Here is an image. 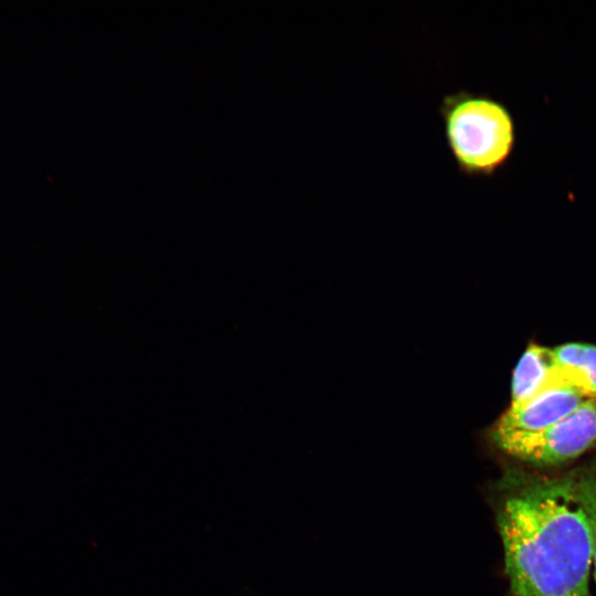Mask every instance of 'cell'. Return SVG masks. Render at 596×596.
<instances>
[{
	"instance_id": "6da1fadb",
	"label": "cell",
	"mask_w": 596,
	"mask_h": 596,
	"mask_svg": "<svg viewBox=\"0 0 596 596\" xmlns=\"http://www.w3.org/2000/svg\"><path fill=\"white\" fill-rule=\"evenodd\" d=\"M493 494L509 596H592L593 531L573 472L508 470Z\"/></svg>"
},
{
	"instance_id": "7a4b0ae2",
	"label": "cell",
	"mask_w": 596,
	"mask_h": 596,
	"mask_svg": "<svg viewBox=\"0 0 596 596\" xmlns=\"http://www.w3.org/2000/svg\"><path fill=\"white\" fill-rule=\"evenodd\" d=\"M438 113L447 148L461 174L492 177L509 162L517 127L501 100L459 89L441 98Z\"/></svg>"
},
{
	"instance_id": "3957f363",
	"label": "cell",
	"mask_w": 596,
	"mask_h": 596,
	"mask_svg": "<svg viewBox=\"0 0 596 596\" xmlns=\"http://www.w3.org/2000/svg\"><path fill=\"white\" fill-rule=\"evenodd\" d=\"M596 445V398H587L544 430L508 443L499 450L536 466L572 460Z\"/></svg>"
},
{
	"instance_id": "277c9868",
	"label": "cell",
	"mask_w": 596,
	"mask_h": 596,
	"mask_svg": "<svg viewBox=\"0 0 596 596\" xmlns=\"http://www.w3.org/2000/svg\"><path fill=\"white\" fill-rule=\"evenodd\" d=\"M587 397L571 385H555L531 400L511 405L490 427L489 440L500 449L515 439L538 434L557 423Z\"/></svg>"
},
{
	"instance_id": "5b68a950",
	"label": "cell",
	"mask_w": 596,
	"mask_h": 596,
	"mask_svg": "<svg viewBox=\"0 0 596 596\" xmlns=\"http://www.w3.org/2000/svg\"><path fill=\"white\" fill-rule=\"evenodd\" d=\"M555 371L552 349L538 344L529 345L513 372L511 405L524 403L543 390L555 386Z\"/></svg>"
},
{
	"instance_id": "8992f818",
	"label": "cell",
	"mask_w": 596,
	"mask_h": 596,
	"mask_svg": "<svg viewBox=\"0 0 596 596\" xmlns=\"http://www.w3.org/2000/svg\"><path fill=\"white\" fill-rule=\"evenodd\" d=\"M555 385H571L587 398H596V345L566 343L552 349Z\"/></svg>"
},
{
	"instance_id": "52a82bcc",
	"label": "cell",
	"mask_w": 596,
	"mask_h": 596,
	"mask_svg": "<svg viewBox=\"0 0 596 596\" xmlns=\"http://www.w3.org/2000/svg\"><path fill=\"white\" fill-rule=\"evenodd\" d=\"M572 472L593 531V565L596 579V470L579 469Z\"/></svg>"
}]
</instances>
